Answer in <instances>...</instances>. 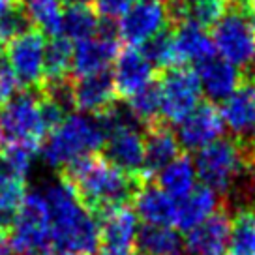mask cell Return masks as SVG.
I'll use <instances>...</instances> for the list:
<instances>
[{
  "label": "cell",
  "mask_w": 255,
  "mask_h": 255,
  "mask_svg": "<svg viewBox=\"0 0 255 255\" xmlns=\"http://www.w3.org/2000/svg\"><path fill=\"white\" fill-rule=\"evenodd\" d=\"M222 117L235 137L246 139L255 131V68L244 72V81L225 102H222Z\"/></svg>",
  "instance_id": "12"
},
{
  "label": "cell",
  "mask_w": 255,
  "mask_h": 255,
  "mask_svg": "<svg viewBox=\"0 0 255 255\" xmlns=\"http://www.w3.org/2000/svg\"><path fill=\"white\" fill-rule=\"evenodd\" d=\"M197 77L201 88L210 102H225L244 81V72L227 62L225 58L210 56L205 62L197 64Z\"/></svg>",
  "instance_id": "19"
},
{
  "label": "cell",
  "mask_w": 255,
  "mask_h": 255,
  "mask_svg": "<svg viewBox=\"0 0 255 255\" xmlns=\"http://www.w3.org/2000/svg\"><path fill=\"white\" fill-rule=\"evenodd\" d=\"M223 131L225 122L220 107L214 102H201L182 122H178L176 139L184 150L199 152L201 148L222 139Z\"/></svg>",
  "instance_id": "11"
},
{
  "label": "cell",
  "mask_w": 255,
  "mask_h": 255,
  "mask_svg": "<svg viewBox=\"0 0 255 255\" xmlns=\"http://www.w3.org/2000/svg\"><path fill=\"white\" fill-rule=\"evenodd\" d=\"M11 254V242H9L8 229L0 227V255H9Z\"/></svg>",
  "instance_id": "37"
},
{
  "label": "cell",
  "mask_w": 255,
  "mask_h": 255,
  "mask_svg": "<svg viewBox=\"0 0 255 255\" xmlns=\"http://www.w3.org/2000/svg\"><path fill=\"white\" fill-rule=\"evenodd\" d=\"M41 148L30 143H0V161L13 175L24 178Z\"/></svg>",
  "instance_id": "32"
},
{
  "label": "cell",
  "mask_w": 255,
  "mask_h": 255,
  "mask_svg": "<svg viewBox=\"0 0 255 255\" xmlns=\"http://www.w3.org/2000/svg\"><path fill=\"white\" fill-rule=\"evenodd\" d=\"M119 36H104V34H96L88 40L77 41V45L73 47L72 60L73 79L109 70V66L119 55Z\"/></svg>",
  "instance_id": "13"
},
{
  "label": "cell",
  "mask_w": 255,
  "mask_h": 255,
  "mask_svg": "<svg viewBox=\"0 0 255 255\" xmlns=\"http://www.w3.org/2000/svg\"><path fill=\"white\" fill-rule=\"evenodd\" d=\"M135 250L139 255H182L184 240L175 227L144 225L139 229Z\"/></svg>",
  "instance_id": "24"
},
{
  "label": "cell",
  "mask_w": 255,
  "mask_h": 255,
  "mask_svg": "<svg viewBox=\"0 0 255 255\" xmlns=\"http://www.w3.org/2000/svg\"><path fill=\"white\" fill-rule=\"evenodd\" d=\"M26 15L43 36H60L64 19V0H23Z\"/></svg>",
  "instance_id": "28"
},
{
  "label": "cell",
  "mask_w": 255,
  "mask_h": 255,
  "mask_svg": "<svg viewBox=\"0 0 255 255\" xmlns=\"http://www.w3.org/2000/svg\"><path fill=\"white\" fill-rule=\"evenodd\" d=\"M41 255H81V254H75V252H70V250H62V248L49 246Z\"/></svg>",
  "instance_id": "40"
},
{
  "label": "cell",
  "mask_w": 255,
  "mask_h": 255,
  "mask_svg": "<svg viewBox=\"0 0 255 255\" xmlns=\"http://www.w3.org/2000/svg\"><path fill=\"white\" fill-rule=\"evenodd\" d=\"M21 2H23V0H21Z\"/></svg>",
  "instance_id": "44"
},
{
  "label": "cell",
  "mask_w": 255,
  "mask_h": 255,
  "mask_svg": "<svg viewBox=\"0 0 255 255\" xmlns=\"http://www.w3.org/2000/svg\"><path fill=\"white\" fill-rule=\"evenodd\" d=\"M49 133L40 88H26L0 107V143L41 144Z\"/></svg>",
  "instance_id": "6"
},
{
  "label": "cell",
  "mask_w": 255,
  "mask_h": 255,
  "mask_svg": "<svg viewBox=\"0 0 255 255\" xmlns=\"http://www.w3.org/2000/svg\"><path fill=\"white\" fill-rule=\"evenodd\" d=\"M9 242L17 255H41L51 246V210L45 193L30 191L24 195Z\"/></svg>",
  "instance_id": "7"
},
{
  "label": "cell",
  "mask_w": 255,
  "mask_h": 255,
  "mask_svg": "<svg viewBox=\"0 0 255 255\" xmlns=\"http://www.w3.org/2000/svg\"><path fill=\"white\" fill-rule=\"evenodd\" d=\"M104 143L105 129L98 117L72 113L66 115L60 124L47 133L41 144V154L51 167L62 171L73 161L96 154Z\"/></svg>",
  "instance_id": "3"
},
{
  "label": "cell",
  "mask_w": 255,
  "mask_h": 255,
  "mask_svg": "<svg viewBox=\"0 0 255 255\" xmlns=\"http://www.w3.org/2000/svg\"><path fill=\"white\" fill-rule=\"evenodd\" d=\"M26 195L24 178L0 165V227L9 229Z\"/></svg>",
  "instance_id": "26"
},
{
  "label": "cell",
  "mask_w": 255,
  "mask_h": 255,
  "mask_svg": "<svg viewBox=\"0 0 255 255\" xmlns=\"http://www.w3.org/2000/svg\"><path fill=\"white\" fill-rule=\"evenodd\" d=\"M195 163L191 161L188 154H178L173 161H169L163 169H159L154 175L156 186L161 188L173 199L180 201L195 188Z\"/></svg>",
  "instance_id": "23"
},
{
  "label": "cell",
  "mask_w": 255,
  "mask_h": 255,
  "mask_svg": "<svg viewBox=\"0 0 255 255\" xmlns=\"http://www.w3.org/2000/svg\"><path fill=\"white\" fill-rule=\"evenodd\" d=\"M100 223V244L105 248L133 252L139 235V218L135 210L120 205L107 210L98 218Z\"/></svg>",
  "instance_id": "18"
},
{
  "label": "cell",
  "mask_w": 255,
  "mask_h": 255,
  "mask_svg": "<svg viewBox=\"0 0 255 255\" xmlns=\"http://www.w3.org/2000/svg\"><path fill=\"white\" fill-rule=\"evenodd\" d=\"M128 109L131 115L139 120V124L148 126L152 122L161 120L159 117V105H161V96H159V83L158 79H152L148 85L139 88L135 94L128 98Z\"/></svg>",
  "instance_id": "31"
},
{
  "label": "cell",
  "mask_w": 255,
  "mask_h": 255,
  "mask_svg": "<svg viewBox=\"0 0 255 255\" xmlns=\"http://www.w3.org/2000/svg\"><path fill=\"white\" fill-rule=\"evenodd\" d=\"M229 255H255V208L242 207L233 216Z\"/></svg>",
  "instance_id": "30"
},
{
  "label": "cell",
  "mask_w": 255,
  "mask_h": 255,
  "mask_svg": "<svg viewBox=\"0 0 255 255\" xmlns=\"http://www.w3.org/2000/svg\"><path fill=\"white\" fill-rule=\"evenodd\" d=\"M133 2L135 0H96V11L98 15L117 21Z\"/></svg>",
  "instance_id": "36"
},
{
  "label": "cell",
  "mask_w": 255,
  "mask_h": 255,
  "mask_svg": "<svg viewBox=\"0 0 255 255\" xmlns=\"http://www.w3.org/2000/svg\"><path fill=\"white\" fill-rule=\"evenodd\" d=\"M159 83V117L167 124H178L201 104V88L197 72L188 66H176L163 70Z\"/></svg>",
  "instance_id": "8"
},
{
  "label": "cell",
  "mask_w": 255,
  "mask_h": 255,
  "mask_svg": "<svg viewBox=\"0 0 255 255\" xmlns=\"http://www.w3.org/2000/svg\"><path fill=\"white\" fill-rule=\"evenodd\" d=\"M30 28H34V26H32L30 17L26 15V9L21 2L19 6H15L0 19V45H6L8 41L28 32Z\"/></svg>",
  "instance_id": "34"
},
{
  "label": "cell",
  "mask_w": 255,
  "mask_h": 255,
  "mask_svg": "<svg viewBox=\"0 0 255 255\" xmlns=\"http://www.w3.org/2000/svg\"><path fill=\"white\" fill-rule=\"evenodd\" d=\"M231 239V218L227 210L218 208L197 227L188 231L184 250L188 255H223Z\"/></svg>",
  "instance_id": "14"
},
{
  "label": "cell",
  "mask_w": 255,
  "mask_h": 255,
  "mask_svg": "<svg viewBox=\"0 0 255 255\" xmlns=\"http://www.w3.org/2000/svg\"><path fill=\"white\" fill-rule=\"evenodd\" d=\"M73 79V77H72ZM73 107L77 111L92 117L104 115L107 109H111L117 104V92L113 85V75L109 70L87 77L73 79Z\"/></svg>",
  "instance_id": "15"
},
{
  "label": "cell",
  "mask_w": 255,
  "mask_h": 255,
  "mask_svg": "<svg viewBox=\"0 0 255 255\" xmlns=\"http://www.w3.org/2000/svg\"><path fill=\"white\" fill-rule=\"evenodd\" d=\"M227 6V0H186V21L210 28L222 19Z\"/></svg>",
  "instance_id": "33"
},
{
  "label": "cell",
  "mask_w": 255,
  "mask_h": 255,
  "mask_svg": "<svg viewBox=\"0 0 255 255\" xmlns=\"http://www.w3.org/2000/svg\"><path fill=\"white\" fill-rule=\"evenodd\" d=\"M154 77V66L143 55V51L128 45L115 58V70H113V85L115 92L120 98H129L148 85Z\"/></svg>",
  "instance_id": "16"
},
{
  "label": "cell",
  "mask_w": 255,
  "mask_h": 255,
  "mask_svg": "<svg viewBox=\"0 0 255 255\" xmlns=\"http://www.w3.org/2000/svg\"><path fill=\"white\" fill-rule=\"evenodd\" d=\"M212 41L222 58L242 72L255 68V19L246 0L229 2L227 11L212 26Z\"/></svg>",
  "instance_id": "5"
},
{
  "label": "cell",
  "mask_w": 255,
  "mask_h": 255,
  "mask_svg": "<svg viewBox=\"0 0 255 255\" xmlns=\"http://www.w3.org/2000/svg\"><path fill=\"white\" fill-rule=\"evenodd\" d=\"M100 15L90 4H68L64 9L62 32L68 40L83 41L98 34Z\"/></svg>",
  "instance_id": "27"
},
{
  "label": "cell",
  "mask_w": 255,
  "mask_h": 255,
  "mask_svg": "<svg viewBox=\"0 0 255 255\" xmlns=\"http://www.w3.org/2000/svg\"><path fill=\"white\" fill-rule=\"evenodd\" d=\"M143 55L148 58V62L158 68V70H169V68H176V66H184L178 51L175 45V30L169 24L163 30H159L156 36H152L150 40H146L141 45Z\"/></svg>",
  "instance_id": "29"
},
{
  "label": "cell",
  "mask_w": 255,
  "mask_h": 255,
  "mask_svg": "<svg viewBox=\"0 0 255 255\" xmlns=\"http://www.w3.org/2000/svg\"><path fill=\"white\" fill-rule=\"evenodd\" d=\"M246 143H248V148H250V156H252L254 165H255V131L252 133V139H250V141L246 139Z\"/></svg>",
  "instance_id": "41"
},
{
  "label": "cell",
  "mask_w": 255,
  "mask_h": 255,
  "mask_svg": "<svg viewBox=\"0 0 255 255\" xmlns=\"http://www.w3.org/2000/svg\"><path fill=\"white\" fill-rule=\"evenodd\" d=\"M19 92H21V83L6 60V56H0V107L8 104Z\"/></svg>",
  "instance_id": "35"
},
{
  "label": "cell",
  "mask_w": 255,
  "mask_h": 255,
  "mask_svg": "<svg viewBox=\"0 0 255 255\" xmlns=\"http://www.w3.org/2000/svg\"><path fill=\"white\" fill-rule=\"evenodd\" d=\"M143 144V176L146 180H152L159 169H163L180 154V143L176 139V133L163 120L144 126Z\"/></svg>",
  "instance_id": "17"
},
{
  "label": "cell",
  "mask_w": 255,
  "mask_h": 255,
  "mask_svg": "<svg viewBox=\"0 0 255 255\" xmlns=\"http://www.w3.org/2000/svg\"><path fill=\"white\" fill-rule=\"evenodd\" d=\"M255 169L246 139H218L201 148L195 159V171L203 184L216 193H225L242 176Z\"/></svg>",
  "instance_id": "4"
},
{
  "label": "cell",
  "mask_w": 255,
  "mask_h": 255,
  "mask_svg": "<svg viewBox=\"0 0 255 255\" xmlns=\"http://www.w3.org/2000/svg\"><path fill=\"white\" fill-rule=\"evenodd\" d=\"M135 205V214L141 218L144 225H167L175 227L176 218V203L171 195L154 186V184H143V188L137 191L133 201Z\"/></svg>",
  "instance_id": "20"
},
{
  "label": "cell",
  "mask_w": 255,
  "mask_h": 255,
  "mask_svg": "<svg viewBox=\"0 0 255 255\" xmlns=\"http://www.w3.org/2000/svg\"><path fill=\"white\" fill-rule=\"evenodd\" d=\"M169 24L167 0H135L117 23L119 40L131 47H141Z\"/></svg>",
  "instance_id": "10"
},
{
  "label": "cell",
  "mask_w": 255,
  "mask_h": 255,
  "mask_svg": "<svg viewBox=\"0 0 255 255\" xmlns=\"http://www.w3.org/2000/svg\"><path fill=\"white\" fill-rule=\"evenodd\" d=\"M173 28H175V45L182 64L191 62L197 66L216 55L214 41L207 28L191 21H184Z\"/></svg>",
  "instance_id": "22"
},
{
  "label": "cell",
  "mask_w": 255,
  "mask_h": 255,
  "mask_svg": "<svg viewBox=\"0 0 255 255\" xmlns=\"http://www.w3.org/2000/svg\"><path fill=\"white\" fill-rule=\"evenodd\" d=\"M60 180L96 218L131 203L143 184L148 182L143 175L128 173L98 152L66 165L60 171Z\"/></svg>",
  "instance_id": "1"
},
{
  "label": "cell",
  "mask_w": 255,
  "mask_h": 255,
  "mask_svg": "<svg viewBox=\"0 0 255 255\" xmlns=\"http://www.w3.org/2000/svg\"><path fill=\"white\" fill-rule=\"evenodd\" d=\"M73 43L66 36H55L45 47V66H43V85L72 79Z\"/></svg>",
  "instance_id": "25"
},
{
  "label": "cell",
  "mask_w": 255,
  "mask_h": 255,
  "mask_svg": "<svg viewBox=\"0 0 255 255\" xmlns=\"http://www.w3.org/2000/svg\"><path fill=\"white\" fill-rule=\"evenodd\" d=\"M45 36L30 28L6 43V60L24 88H41L45 66Z\"/></svg>",
  "instance_id": "9"
},
{
  "label": "cell",
  "mask_w": 255,
  "mask_h": 255,
  "mask_svg": "<svg viewBox=\"0 0 255 255\" xmlns=\"http://www.w3.org/2000/svg\"><path fill=\"white\" fill-rule=\"evenodd\" d=\"M220 208V197L207 186H197L176 203L175 227L188 233Z\"/></svg>",
  "instance_id": "21"
},
{
  "label": "cell",
  "mask_w": 255,
  "mask_h": 255,
  "mask_svg": "<svg viewBox=\"0 0 255 255\" xmlns=\"http://www.w3.org/2000/svg\"><path fill=\"white\" fill-rule=\"evenodd\" d=\"M94 255H133V252H124V250H115V248H98Z\"/></svg>",
  "instance_id": "39"
},
{
  "label": "cell",
  "mask_w": 255,
  "mask_h": 255,
  "mask_svg": "<svg viewBox=\"0 0 255 255\" xmlns=\"http://www.w3.org/2000/svg\"><path fill=\"white\" fill-rule=\"evenodd\" d=\"M64 2H68V4H90L92 0H64Z\"/></svg>",
  "instance_id": "43"
},
{
  "label": "cell",
  "mask_w": 255,
  "mask_h": 255,
  "mask_svg": "<svg viewBox=\"0 0 255 255\" xmlns=\"http://www.w3.org/2000/svg\"><path fill=\"white\" fill-rule=\"evenodd\" d=\"M45 197L51 210V246L81 255H94L100 248V223L60 180L49 186Z\"/></svg>",
  "instance_id": "2"
},
{
  "label": "cell",
  "mask_w": 255,
  "mask_h": 255,
  "mask_svg": "<svg viewBox=\"0 0 255 255\" xmlns=\"http://www.w3.org/2000/svg\"><path fill=\"white\" fill-rule=\"evenodd\" d=\"M246 8H248V11L254 15V19H255V0H246Z\"/></svg>",
  "instance_id": "42"
},
{
  "label": "cell",
  "mask_w": 255,
  "mask_h": 255,
  "mask_svg": "<svg viewBox=\"0 0 255 255\" xmlns=\"http://www.w3.org/2000/svg\"><path fill=\"white\" fill-rule=\"evenodd\" d=\"M19 4H21V0H0V19Z\"/></svg>",
  "instance_id": "38"
}]
</instances>
